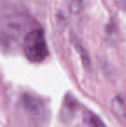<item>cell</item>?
I'll use <instances>...</instances> for the list:
<instances>
[{
    "label": "cell",
    "mask_w": 126,
    "mask_h": 127,
    "mask_svg": "<svg viewBox=\"0 0 126 127\" xmlns=\"http://www.w3.org/2000/svg\"><path fill=\"white\" fill-rule=\"evenodd\" d=\"M23 50L26 58L31 62L39 63L47 58L49 49L41 29H34L24 37Z\"/></svg>",
    "instance_id": "6da1fadb"
},
{
    "label": "cell",
    "mask_w": 126,
    "mask_h": 127,
    "mask_svg": "<svg viewBox=\"0 0 126 127\" xmlns=\"http://www.w3.org/2000/svg\"><path fill=\"white\" fill-rule=\"evenodd\" d=\"M2 35H6L11 40L24 35L34 30L31 28V20L26 14L21 12L6 14L2 17Z\"/></svg>",
    "instance_id": "7a4b0ae2"
},
{
    "label": "cell",
    "mask_w": 126,
    "mask_h": 127,
    "mask_svg": "<svg viewBox=\"0 0 126 127\" xmlns=\"http://www.w3.org/2000/svg\"><path fill=\"white\" fill-rule=\"evenodd\" d=\"M22 103L28 112L32 114H37L42 111V103L35 97L30 94H24L22 98Z\"/></svg>",
    "instance_id": "3957f363"
},
{
    "label": "cell",
    "mask_w": 126,
    "mask_h": 127,
    "mask_svg": "<svg viewBox=\"0 0 126 127\" xmlns=\"http://www.w3.org/2000/svg\"><path fill=\"white\" fill-rule=\"evenodd\" d=\"M111 105H112L113 111L116 112L118 118H120L126 123V104L125 101L119 96H117L113 99Z\"/></svg>",
    "instance_id": "277c9868"
},
{
    "label": "cell",
    "mask_w": 126,
    "mask_h": 127,
    "mask_svg": "<svg viewBox=\"0 0 126 127\" xmlns=\"http://www.w3.org/2000/svg\"><path fill=\"white\" fill-rule=\"evenodd\" d=\"M84 119L86 126L87 127H105L102 120L92 112H87Z\"/></svg>",
    "instance_id": "5b68a950"
},
{
    "label": "cell",
    "mask_w": 126,
    "mask_h": 127,
    "mask_svg": "<svg viewBox=\"0 0 126 127\" xmlns=\"http://www.w3.org/2000/svg\"><path fill=\"white\" fill-rule=\"evenodd\" d=\"M84 0H70L69 10L73 14H79L84 8Z\"/></svg>",
    "instance_id": "8992f818"
}]
</instances>
